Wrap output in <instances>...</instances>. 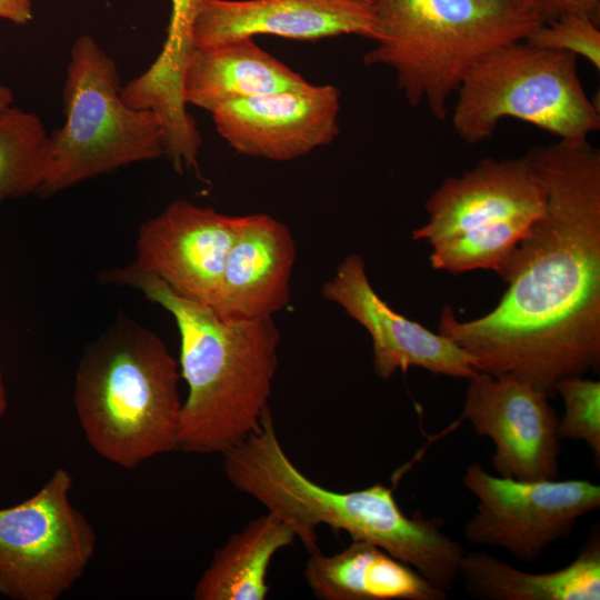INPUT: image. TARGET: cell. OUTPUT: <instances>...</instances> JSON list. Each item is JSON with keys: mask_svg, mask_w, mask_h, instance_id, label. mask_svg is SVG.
I'll return each instance as SVG.
<instances>
[{"mask_svg": "<svg viewBox=\"0 0 600 600\" xmlns=\"http://www.w3.org/2000/svg\"><path fill=\"white\" fill-rule=\"evenodd\" d=\"M544 191V211L520 242L487 314L441 310L438 332L479 372L511 376L556 396L557 383L600 368V149L558 139L524 154Z\"/></svg>", "mask_w": 600, "mask_h": 600, "instance_id": "obj_1", "label": "cell"}, {"mask_svg": "<svg viewBox=\"0 0 600 600\" xmlns=\"http://www.w3.org/2000/svg\"><path fill=\"white\" fill-rule=\"evenodd\" d=\"M223 457L231 486L288 524L309 553L319 551L317 528L328 526L380 547L446 592L458 581L464 551L439 519L406 514L392 488L381 483L347 492L316 483L286 453L270 408Z\"/></svg>", "mask_w": 600, "mask_h": 600, "instance_id": "obj_2", "label": "cell"}, {"mask_svg": "<svg viewBox=\"0 0 600 600\" xmlns=\"http://www.w3.org/2000/svg\"><path fill=\"white\" fill-rule=\"evenodd\" d=\"M101 280L138 289L177 323L188 396L176 450L223 454L259 428L278 367L280 333L272 317L223 318L132 263L103 272Z\"/></svg>", "mask_w": 600, "mask_h": 600, "instance_id": "obj_3", "label": "cell"}, {"mask_svg": "<svg viewBox=\"0 0 600 600\" xmlns=\"http://www.w3.org/2000/svg\"><path fill=\"white\" fill-rule=\"evenodd\" d=\"M179 379L164 342L119 318L84 349L76 373L74 409L90 447L126 469L176 450Z\"/></svg>", "mask_w": 600, "mask_h": 600, "instance_id": "obj_4", "label": "cell"}, {"mask_svg": "<svg viewBox=\"0 0 600 600\" xmlns=\"http://www.w3.org/2000/svg\"><path fill=\"white\" fill-rule=\"evenodd\" d=\"M376 46L366 66L393 70L413 107L443 120L464 74L482 57L524 40L542 20L517 0H372Z\"/></svg>", "mask_w": 600, "mask_h": 600, "instance_id": "obj_5", "label": "cell"}, {"mask_svg": "<svg viewBox=\"0 0 600 600\" xmlns=\"http://www.w3.org/2000/svg\"><path fill=\"white\" fill-rule=\"evenodd\" d=\"M544 201L526 156L484 158L462 174L446 178L430 194L424 204L428 221L412 231V239L431 247L434 270H492L504 281Z\"/></svg>", "mask_w": 600, "mask_h": 600, "instance_id": "obj_6", "label": "cell"}, {"mask_svg": "<svg viewBox=\"0 0 600 600\" xmlns=\"http://www.w3.org/2000/svg\"><path fill=\"white\" fill-rule=\"evenodd\" d=\"M573 53L527 40L501 46L464 74L452 113L456 134L469 144L492 137L504 118L530 123L558 139L588 138L600 113L588 98Z\"/></svg>", "mask_w": 600, "mask_h": 600, "instance_id": "obj_7", "label": "cell"}, {"mask_svg": "<svg viewBox=\"0 0 600 600\" xmlns=\"http://www.w3.org/2000/svg\"><path fill=\"white\" fill-rule=\"evenodd\" d=\"M114 60L91 36L70 52L63 86L66 120L50 136L49 164L39 193L52 194L136 162L166 156L160 122L121 96Z\"/></svg>", "mask_w": 600, "mask_h": 600, "instance_id": "obj_8", "label": "cell"}, {"mask_svg": "<svg viewBox=\"0 0 600 600\" xmlns=\"http://www.w3.org/2000/svg\"><path fill=\"white\" fill-rule=\"evenodd\" d=\"M71 473L59 467L33 496L0 508V594L57 600L84 574L97 536L70 501Z\"/></svg>", "mask_w": 600, "mask_h": 600, "instance_id": "obj_9", "label": "cell"}, {"mask_svg": "<svg viewBox=\"0 0 600 600\" xmlns=\"http://www.w3.org/2000/svg\"><path fill=\"white\" fill-rule=\"evenodd\" d=\"M462 484L477 499L464 539L506 549L527 563L568 538L580 518L600 507V487L587 479L522 481L492 474L473 462Z\"/></svg>", "mask_w": 600, "mask_h": 600, "instance_id": "obj_10", "label": "cell"}, {"mask_svg": "<svg viewBox=\"0 0 600 600\" xmlns=\"http://www.w3.org/2000/svg\"><path fill=\"white\" fill-rule=\"evenodd\" d=\"M549 399L511 376L478 372L468 379L461 419L492 441L491 466L498 476L522 481L558 478L562 440Z\"/></svg>", "mask_w": 600, "mask_h": 600, "instance_id": "obj_11", "label": "cell"}, {"mask_svg": "<svg viewBox=\"0 0 600 600\" xmlns=\"http://www.w3.org/2000/svg\"><path fill=\"white\" fill-rule=\"evenodd\" d=\"M322 294L367 330L372 342L373 371L382 380L413 367L467 380L479 372L466 350L398 313L380 298L358 253L339 263L334 276L324 282Z\"/></svg>", "mask_w": 600, "mask_h": 600, "instance_id": "obj_12", "label": "cell"}, {"mask_svg": "<svg viewBox=\"0 0 600 600\" xmlns=\"http://www.w3.org/2000/svg\"><path fill=\"white\" fill-rule=\"evenodd\" d=\"M340 91L307 83L228 102L211 112L220 137L243 156L273 161L303 157L340 131Z\"/></svg>", "mask_w": 600, "mask_h": 600, "instance_id": "obj_13", "label": "cell"}, {"mask_svg": "<svg viewBox=\"0 0 600 600\" xmlns=\"http://www.w3.org/2000/svg\"><path fill=\"white\" fill-rule=\"evenodd\" d=\"M238 228V216L187 200L141 224L132 264L177 293L211 306Z\"/></svg>", "mask_w": 600, "mask_h": 600, "instance_id": "obj_14", "label": "cell"}, {"mask_svg": "<svg viewBox=\"0 0 600 600\" xmlns=\"http://www.w3.org/2000/svg\"><path fill=\"white\" fill-rule=\"evenodd\" d=\"M259 34L316 41L342 34L374 39L373 10L359 0H202L193 47Z\"/></svg>", "mask_w": 600, "mask_h": 600, "instance_id": "obj_15", "label": "cell"}, {"mask_svg": "<svg viewBox=\"0 0 600 600\" xmlns=\"http://www.w3.org/2000/svg\"><path fill=\"white\" fill-rule=\"evenodd\" d=\"M296 244L290 228L266 213L238 216L237 233L211 304L234 320L273 317L289 302Z\"/></svg>", "mask_w": 600, "mask_h": 600, "instance_id": "obj_16", "label": "cell"}, {"mask_svg": "<svg viewBox=\"0 0 600 600\" xmlns=\"http://www.w3.org/2000/svg\"><path fill=\"white\" fill-rule=\"evenodd\" d=\"M202 0H170L167 36L158 57L140 76L121 88L123 100L158 118L166 156L176 170L198 167L201 137L187 111L182 80L193 47V26Z\"/></svg>", "mask_w": 600, "mask_h": 600, "instance_id": "obj_17", "label": "cell"}, {"mask_svg": "<svg viewBox=\"0 0 600 600\" xmlns=\"http://www.w3.org/2000/svg\"><path fill=\"white\" fill-rule=\"evenodd\" d=\"M303 77L243 38L209 47H194L182 80L186 104L212 112L244 98L306 86Z\"/></svg>", "mask_w": 600, "mask_h": 600, "instance_id": "obj_18", "label": "cell"}, {"mask_svg": "<svg viewBox=\"0 0 600 600\" xmlns=\"http://www.w3.org/2000/svg\"><path fill=\"white\" fill-rule=\"evenodd\" d=\"M303 576L323 600L447 599V592L411 566L364 541H352L331 556L310 553Z\"/></svg>", "mask_w": 600, "mask_h": 600, "instance_id": "obj_19", "label": "cell"}, {"mask_svg": "<svg viewBox=\"0 0 600 600\" xmlns=\"http://www.w3.org/2000/svg\"><path fill=\"white\" fill-rule=\"evenodd\" d=\"M459 580L470 597L481 600H599V527L561 569L526 572L487 552L470 551L460 561Z\"/></svg>", "mask_w": 600, "mask_h": 600, "instance_id": "obj_20", "label": "cell"}, {"mask_svg": "<svg viewBox=\"0 0 600 600\" xmlns=\"http://www.w3.org/2000/svg\"><path fill=\"white\" fill-rule=\"evenodd\" d=\"M296 539L291 528L269 511L251 520L214 551L196 583L193 599L264 600L273 557Z\"/></svg>", "mask_w": 600, "mask_h": 600, "instance_id": "obj_21", "label": "cell"}, {"mask_svg": "<svg viewBox=\"0 0 600 600\" xmlns=\"http://www.w3.org/2000/svg\"><path fill=\"white\" fill-rule=\"evenodd\" d=\"M50 153V136L40 118L10 107L0 113V203L39 193Z\"/></svg>", "mask_w": 600, "mask_h": 600, "instance_id": "obj_22", "label": "cell"}, {"mask_svg": "<svg viewBox=\"0 0 600 600\" xmlns=\"http://www.w3.org/2000/svg\"><path fill=\"white\" fill-rule=\"evenodd\" d=\"M564 412L558 422L560 439L584 442L600 466V382L582 377H569L556 386Z\"/></svg>", "mask_w": 600, "mask_h": 600, "instance_id": "obj_23", "label": "cell"}, {"mask_svg": "<svg viewBox=\"0 0 600 600\" xmlns=\"http://www.w3.org/2000/svg\"><path fill=\"white\" fill-rule=\"evenodd\" d=\"M539 48L582 57L600 69V30L598 22L580 14H563L540 23L524 39Z\"/></svg>", "mask_w": 600, "mask_h": 600, "instance_id": "obj_24", "label": "cell"}, {"mask_svg": "<svg viewBox=\"0 0 600 600\" xmlns=\"http://www.w3.org/2000/svg\"><path fill=\"white\" fill-rule=\"evenodd\" d=\"M531 7L542 22L569 13L584 16L598 22L600 16V0H531Z\"/></svg>", "mask_w": 600, "mask_h": 600, "instance_id": "obj_25", "label": "cell"}, {"mask_svg": "<svg viewBox=\"0 0 600 600\" xmlns=\"http://www.w3.org/2000/svg\"><path fill=\"white\" fill-rule=\"evenodd\" d=\"M32 17V0H0V18L26 24Z\"/></svg>", "mask_w": 600, "mask_h": 600, "instance_id": "obj_26", "label": "cell"}, {"mask_svg": "<svg viewBox=\"0 0 600 600\" xmlns=\"http://www.w3.org/2000/svg\"><path fill=\"white\" fill-rule=\"evenodd\" d=\"M12 91L8 87L0 84V113L9 109L12 104Z\"/></svg>", "mask_w": 600, "mask_h": 600, "instance_id": "obj_27", "label": "cell"}, {"mask_svg": "<svg viewBox=\"0 0 600 600\" xmlns=\"http://www.w3.org/2000/svg\"><path fill=\"white\" fill-rule=\"evenodd\" d=\"M8 407L7 390L4 386L3 373L0 368V418L4 414Z\"/></svg>", "mask_w": 600, "mask_h": 600, "instance_id": "obj_28", "label": "cell"}, {"mask_svg": "<svg viewBox=\"0 0 600 600\" xmlns=\"http://www.w3.org/2000/svg\"><path fill=\"white\" fill-rule=\"evenodd\" d=\"M519 2H521L522 4L527 6L528 8L532 9L531 7V0H517ZM533 10V9H532Z\"/></svg>", "mask_w": 600, "mask_h": 600, "instance_id": "obj_29", "label": "cell"}, {"mask_svg": "<svg viewBox=\"0 0 600 600\" xmlns=\"http://www.w3.org/2000/svg\"><path fill=\"white\" fill-rule=\"evenodd\" d=\"M359 1H363V2H367V3H370V4H371V1H372V0H359Z\"/></svg>", "mask_w": 600, "mask_h": 600, "instance_id": "obj_30", "label": "cell"}]
</instances>
